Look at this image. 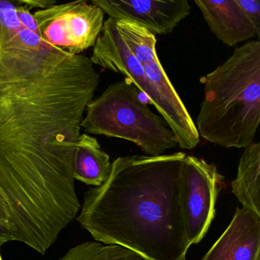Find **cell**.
<instances>
[{"label": "cell", "mask_w": 260, "mask_h": 260, "mask_svg": "<svg viewBox=\"0 0 260 260\" xmlns=\"http://www.w3.org/2000/svg\"><path fill=\"white\" fill-rule=\"evenodd\" d=\"M16 4L0 0V176L24 167L74 176L81 122L100 76L89 57L24 28Z\"/></svg>", "instance_id": "1"}, {"label": "cell", "mask_w": 260, "mask_h": 260, "mask_svg": "<svg viewBox=\"0 0 260 260\" xmlns=\"http://www.w3.org/2000/svg\"><path fill=\"white\" fill-rule=\"evenodd\" d=\"M144 68L151 84L149 101L173 132L177 145L184 150H192L200 142L197 127L159 58L144 65Z\"/></svg>", "instance_id": "8"}, {"label": "cell", "mask_w": 260, "mask_h": 260, "mask_svg": "<svg viewBox=\"0 0 260 260\" xmlns=\"http://www.w3.org/2000/svg\"><path fill=\"white\" fill-rule=\"evenodd\" d=\"M58 260H144L130 249L118 245L86 242L71 248Z\"/></svg>", "instance_id": "15"}, {"label": "cell", "mask_w": 260, "mask_h": 260, "mask_svg": "<svg viewBox=\"0 0 260 260\" xmlns=\"http://www.w3.org/2000/svg\"><path fill=\"white\" fill-rule=\"evenodd\" d=\"M112 164L109 155L102 150L98 141L86 134L80 136L74 161L75 180L97 187L109 177Z\"/></svg>", "instance_id": "12"}, {"label": "cell", "mask_w": 260, "mask_h": 260, "mask_svg": "<svg viewBox=\"0 0 260 260\" xmlns=\"http://www.w3.org/2000/svg\"><path fill=\"white\" fill-rule=\"evenodd\" d=\"M231 188L243 208L260 216V143L245 148Z\"/></svg>", "instance_id": "13"}, {"label": "cell", "mask_w": 260, "mask_h": 260, "mask_svg": "<svg viewBox=\"0 0 260 260\" xmlns=\"http://www.w3.org/2000/svg\"><path fill=\"white\" fill-rule=\"evenodd\" d=\"M259 253L260 216L242 207L202 260H260Z\"/></svg>", "instance_id": "10"}, {"label": "cell", "mask_w": 260, "mask_h": 260, "mask_svg": "<svg viewBox=\"0 0 260 260\" xmlns=\"http://www.w3.org/2000/svg\"><path fill=\"white\" fill-rule=\"evenodd\" d=\"M196 119L199 136L224 147L246 148L260 122V42L251 40L204 79Z\"/></svg>", "instance_id": "3"}, {"label": "cell", "mask_w": 260, "mask_h": 260, "mask_svg": "<svg viewBox=\"0 0 260 260\" xmlns=\"http://www.w3.org/2000/svg\"><path fill=\"white\" fill-rule=\"evenodd\" d=\"M19 2L29 11L36 8H39L40 10H45L56 5L57 3L56 0H19Z\"/></svg>", "instance_id": "18"}, {"label": "cell", "mask_w": 260, "mask_h": 260, "mask_svg": "<svg viewBox=\"0 0 260 260\" xmlns=\"http://www.w3.org/2000/svg\"><path fill=\"white\" fill-rule=\"evenodd\" d=\"M10 241H15L13 230L8 225L0 223V246Z\"/></svg>", "instance_id": "19"}, {"label": "cell", "mask_w": 260, "mask_h": 260, "mask_svg": "<svg viewBox=\"0 0 260 260\" xmlns=\"http://www.w3.org/2000/svg\"><path fill=\"white\" fill-rule=\"evenodd\" d=\"M224 177L214 164L186 155L182 180V208L185 234L190 246L200 243L215 217V205Z\"/></svg>", "instance_id": "6"}, {"label": "cell", "mask_w": 260, "mask_h": 260, "mask_svg": "<svg viewBox=\"0 0 260 260\" xmlns=\"http://www.w3.org/2000/svg\"><path fill=\"white\" fill-rule=\"evenodd\" d=\"M111 19L134 22L154 35H168L189 16L188 0H92Z\"/></svg>", "instance_id": "7"}, {"label": "cell", "mask_w": 260, "mask_h": 260, "mask_svg": "<svg viewBox=\"0 0 260 260\" xmlns=\"http://www.w3.org/2000/svg\"><path fill=\"white\" fill-rule=\"evenodd\" d=\"M254 26L260 31V3L258 0H236Z\"/></svg>", "instance_id": "16"}, {"label": "cell", "mask_w": 260, "mask_h": 260, "mask_svg": "<svg viewBox=\"0 0 260 260\" xmlns=\"http://www.w3.org/2000/svg\"><path fill=\"white\" fill-rule=\"evenodd\" d=\"M1 247L2 246H0V260H4L3 259L2 254H1Z\"/></svg>", "instance_id": "21"}, {"label": "cell", "mask_w": 260, "mask_h": 260, "mask_svg": "<svg viewBox=\"0 0 260 260\" xmlns=\"http://www.w3.org/2000/svg\"><path fill=\"white\" fill-rule=\"evenodd\" d=\"M33 15L42 40L77 55L94 46L105 22L104 12L87 1L56 4Z\"/></svg>", "instance_id": "5"}, {"label": "cell", "mask_w": 260, "mask_h": 260, "mask_svg": "<svg viewBox=\"0 0 260 260\" xmlns=\"http://www.w3.org/2000/svg\"><path fill=\"white\" fill-rule=\"evenodd\" d=\"M128 80L112 83L86 109L82 128L92 135L125 140L147 156L164 155L177 142L164 118L153 113Z\"/></svg>", "instance_id": "4"}, {"label": "cell", "mask_w": 260, "mask_h": 260, "mask_svg": "<svg viewBox=\"0 0 260 260\" xmlns=\"http://www.w3.org/2000/svg\"><path fill=\"white\" fill-rule=\"evenodd\" d=\"M182 152L131 155L112 164L89 188L77 221L97 242L118 245L144 260H185L190 245L182 208Z\"/></svg>", "instance_id": "2"}, {"label": "cell", "mask_w": 260, "mask_h": 260, "mask_svg": "<svg viewBox=\"0 0 260 260\" xmlns=\"http://www.w3.org/2000/svg\"><path fill=\"white\" fill-rule=\"evenodd\" d=\"M0 223L8 225L11 228L10 211L5 200L1 194H0Z\"/></svg>", "instance_id": "20"}, {"label": "cell", "mask_w": 260, "mask_h": 260, "mask_svg": "<svg viewBox=\"0 0 260 260\" xmlns=\"http://www.w3.org/2000/svg\"><path fill=\"white\" fill-rule=\"evenodd\" d=\"M211 32L222 43L234 47L258 38L256 29L236 0H196Z\"/></svg>", "instance_id": "11"}, {"label": "cell", "mask_w": 260, "mask_h": 260, "mask_svg": "<svg viewBox=\"0 0 260 260\" xmlns=\"http://www.w3.org/2000/svg\"><path fill=\"white\" fill-rule=\"evenodd\" d=\"M115 20L118 33L137 60L144 66L158 58L154 35L134 22Z\"/></svg>", "instance_id": "14"}, {"label": "cell", "mask_w": 260, "mask_h": 260, "mask_svg": "<svg viewBox=\"0 0 260 260\" xmlns=\"http://www.w3.org/2000/svg\"><path fill=\"white\" fill-rule=\"evenodd\" d=\"M90 60L93 64L125 76L148 100L151 93V84L144 66L126 46L113 19L109 18L105 21L94 45Z\"/></svg>", "instance_id": "9"}, {"label": "cell", "mask_w": 260, "mask_h": 260, "mask_svg": "<svg viewBox=\"0 0 260 260\" xmlns=\"http://www.w3.org/2000/svg\"><path fill=\"white\" fill-rule=\"evenodd\" d=\"M16 2H17L16 9V16H17L21 25L26 29L29 30V31H32L36 34L39 35V27H38V24L36 22V19H35L34 15L29 10H27L24 6L21 5L19 4V0H16Z\"/></svg>", "instance_id": "17"}]
</instances>
